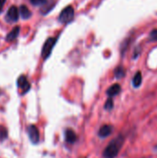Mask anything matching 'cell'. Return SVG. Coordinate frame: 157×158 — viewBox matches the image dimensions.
<instances>
[{"label":"cell","mask_w":157,"mask_h":158,"mask_svg":"<svg viewBox=\"0 0 157 158\" xmlns=\"http://www.w3.org/2000/svg\"><path fill=\"white\" fill-rule=\"evenodd\" d=\"M124 142H125V136L123 134H119L116 138H114L104 150L103 153L104 158L117 157L124 144Z\"/></svg>","instance_id":"1"},{"label":"cell","mask_w":157,"mask_h":158,"mask_svg":"<svg viewBox=\"0 0 157 158\" xmlns=\"http://www.w3.org/2000/svg\"><path fill=\"white\" fill-rule=\"evenodd\" d=\"M73 18H74V9H73V7L67 6L61 11L58 19H59V21L61 23H68L73 19Z\"/></svg>","instance_id":"2"},{"label":"cell","mask_w":157,"mask_h":158,"mask_svg":"<svg viewBox=\"0 0 157 158\" xmlns=\"http://www.w3.org/2000/svg\"><path fill=\"white\" fill-rule=\"evenodd\" d=\"M56 42V38H48L45 41V43L43 46V49H42V56L43 59H46L51 55V52L53 50V47L55 46Z\"/></svg>","instance_id":"3"},{"label":"cell","mask_w":157,"mask_h":158,"mask_svg":"<svg viewBox=\"0 0 157 158\" xmlns=\"http://www.w3.org/2000/svg\"><path fill=\"white\" fill-rule=\"evenodd\" d=\"M28 135H29L30 141L33 144H36V143H39L40 135H39V131H38L36 126H34V125L29 126V128H28Z\"/></svg>","instance_id":"4"},{"label":"cell","mask_w":157,"mask_h":158,"mask_svg":"<svg viewBox=\"0 0 157 158\" xmlns=\"http://www.w3.org/2000/svg\"><path fill=\"white\" fill-rule=\"evenodd\" d=\"M18 86L22 91V94H26L31 89V84L25 76H20L18 79Z\"/></svg>","instance_id":"5"},{"label":"cell","mask_w":157,"mask_h":158,"mask_svg":"<svg viewBox=\"0 0 157 158\" xmlns=\"http://www.w3.org/2000/svg\"><path fill=\"white\" fill-rule=\"evenodd\" d=\"M113 130H114V128L112 125H104L100 128V130L98 131V136L100 138H106L112 134Z\"/></svg>","instance_id":"6"},{"label":"cell","mask_w":157,"mask_h":158,"mask_svg":"<svg viewBox=\"0 0 157 158\" xmlns=\"http://www.w3.org/2000/svg\"><path fill=\"white\" fill-rule=\"evenodd\" d=\"M6 19L13 22V21H17L19 19V10L15 6H12L6 12Z\"/></svg>","instance_id":"7"},{"label":"cell","mask_w":157,"mask_h":158,"mask_svg":"<svg viewBox=\"0 0 157 158\" xmlns=\"http://www.w3.org/2000/svg\"><path fill=\"white\" fill-rule=\"evenodd\" d=\"M120 92H121V86L118 83H115L107 89L106 94L109 96V98H112V97L119 94Z\"/></svg>","instance_id":"8"},{"label":"cell","mask_w":157,"mask_h":158,"mask_svg":"<svg viewBox=\"0 0 157 158\" xmlns=\"http://www.w3.org/2000/svg\"><path fill=\"white\" fill-rule=\"evenodd\" d=\"M65 141L68 143H70V144L74 143L77 141V135H76V133L72 130H70V129L66 130V131H65Z\"/></svg>","instance_id":"9"},{"label":"cell","mask_w":157,"mask_h":158,"mask_svg":"<svg viewBox=\"0 0 157 158\" xmlns=\"http://www.w3.org/2000/svg\"><path fill=\"white\" fill-rule=\"evenodd\" d=\"M143 82V76H142V72L138 71L136 72V74L134 75L133 79H132V85L134 88H139L141 86Z\"/></svg>","instance_id":"10"},{"label":"cell","mask_w":157,"mask_h":158,"mask_svg":"<svg viewBox=\"0 0 157 158\" xmlns=\"http://www.w3.org/2000/svg\"><path fill=\"white\" fill-rule=\"evenodd\" d=\"M19 26H17V27H14L13 29H12V31L6 35V41H9V42H11V41H13V40H15L17 37H18V35H19Z\"/></svg>","instance_id":"11"},{"label":"cell","mask_w":157,"mask_h":158,"mask_svg":"<svg viewBox=\"0 0 157 158\" xmlns=\"http://www.w3.org/2000/svg\"><path fill=\"white\" fill-rule=\"evenodd\" d=\"M19 14L21 15V17L23 18V19H29L30 17H31V11L29 10V8L26 6H20V8H19Z\"/></svg>","instance_id":"12"},{"label":"cell","mask_w":157,"mask_h":158,"mask_svg":"<svg viewBox=\"0 0 157 158\" xmlns=\"http://www.w3.org/2000/svg\"><path fill=\"white\" fill-rule=\"evenodd\" d=\"M126 74V71L124 69L123 67H118L116 69H115V76L117 79H121L125 76Z\"/></svg>","instance_id":"13"},{"label":"cell","mask_w":157,"mask_h":158,"mask_svg":"<svg viewBox=\"0 0 157 158\" xmlns=\"http://www.w3.org/2000/svg\"><path fill=\"white\" fill-rule=\"evenodd\" d=\"M113 107H114V101H113L112 98H108L106 100L105 104V109L110 111V110L113 109Z\"/></svg>","instance_id":"14"},{"label":"cell","mask_w":157,"mask_h":158,"mask_svg":"<svg viewBox=\"0 0 157 158\" xmlns=\"http://www.w3.org/2000/svg\"><path fill=\"white\" fill-rule=\"evenodd\" d=\"M7 138V131L5 127L0 126V141H4Z\"/></svg>","instance_id":"15"},{"label":"cell","mask_w":157,"mask_h":158,"mask_svg":"<svg viewBox=\"0 0 157 158\" xmlns=\"http://www.w3.org/2000/svg\"><path fill=\"white\" fill-rule=\"evenodd\" d=\"M149 38H150L151 41H157V29L152 31L150 32Z\"/></svg>","instance_id":"16"},{"label":"cell","mask_w":157,"mask_h":158,"mask_svg":"<svg viewBox=\"0 0 157 158\" xmlns=\"http://www.w3.org/2000/svg\"><path fill=\"white\" fill-rule=\"evenodd\" d=\"M46 1L47 0H31V3L35 6H39V5H43L44 3H46Z\"/></svg>","instance_id":"17"},{"label":"cell","mask_w":157,"mask_h":158,"mask_svg":"<svg viewBox=\"0 0 157 158\" xmlns=\"http://www.w3.org/2000/svg\"><path fill=\"white\" fill-rule=\"evenodd\" d=\"M5 2H6V0H0V8H2V6L5 4Z\"/></svg>","instance_id":"18"},{"label":"cell","mask_w":157,"mask_h":158,"mask_svg":"<svg viewBox=\"0 0 157 158\" xmlns=\"http://www.w3.org/2000/svg\"><path fill=\"white\" fill-rule=\"evenodd\" d=\"M154 150H155V151L157 153V145H155V146L154 147Z\"/></svg>","instance_id":"19"},{"label":"cell","mask_w":157,"mask_h":158,"mask_svg":"<svg viewBox=\"0 0 157 158\" xmlns=\"http://www.w3.org/2000/svg\"><path fill=\"white\" fill-rule=\"evenodd\" d=\"M0 10H1V8H0Z\"/></svg>","instance_id":"20"}]
</instances>
